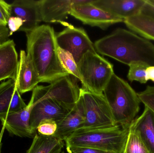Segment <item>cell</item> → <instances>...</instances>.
<instances>
[{
  "mask_svg": "<svg viewBox=\"0 0 154 153\" xmlns=\"http://www.w3.org/2000/svg\"><path fill=\"white\" fill-rule=\"evenodd\" d=\"M81 97L85 111V130L106 129L117 125L104 94L91 93L81 88Z\"/></svg>",
  "mask_w": 154,
  "mask_h": 153,
  "instance_id": "cell-7",
  "label": "cell"
},
{
  "mask_svg": "<svg viewBox=\"0 0 154 153\" xmlns=\"http://www.w3.org/2000/svg\"><path fill=\"white\" fill-rule=\"evenodd\" d=\"M57 128V125L56 121L51 119H46L42 121L37 128V133L39 134L46 136H54Z\"/></svg>",
  "mask_w": 154,
  "mask_h": 153,
  "instance_id": "cell-25",
  "label": "cell"
},
{
  "mask_svg": "<svg viewBox=\"0 0 154 153\" xmlns=\"http://www.w3.org/2000/svg\"><path fill=\"white\" fill-rule=\"evenodd\" d=\"M11 4V16L19 17L23 21L19 31H32L42 21L39 1L15 0Z\"/></svg>",
  "mask_w": 154,
  "mask_h": 153,
  "instance_id": "cell-11",
  "label": "cell"
},
{
  "mask_svg": "<svg viewBox=\"0 0 154 153\" xmlns=\"http://www.w3.org/2000/svg\"><path fill=\"white\" fill-rule=\"evenodd\" d=\"M145 0H93L94 6L123 19L141 13Z\"/></svg>",
  "mask_w": 154,
  "mask_h": 153,
  "instance_id": "cell-13",
  "label": "cell"
},
{
  "mask_svg": "<svg viewBox=\"0 0 154 153\" xmlns=\"http://www.w3.org/2000/svg\"><path fill=\"white\" fill-rule=\"evenodd\" d=\"M140 14L154 19V0H145Z\"/></svg>",
  "mask_w": 154,
  "mask_h": 153,
  "instance_id": "cell-29",
  "label": "cell"
},
{
  "mask_svg": "<svg viewBox=\"0 0 154 153\" xmlns=\"http://www.w3.org/2000/svg\"><path fill=\"white\" fill-rule=\"evenodd\" d=\"M19 92L16 81L9 79L0 84V118L27 107Z\"/></svg>",
  "mask_w": 154,
  "mask_h": 153,
  "instance_id": "cell-15",
  "label": "cell"
},
{
  "mask_svg": "<svg viewBox=\"0 0 154 153\" xmlns=\"http://www.w3.org/2000/svg\"><path fill=\"white\" fill-rule=\"evenodd\" d=\"M137 93L141 102L154 113V86H147L144 90Z\"/></svg>",
  "mask_w": 154,
  "mask_h": 153,
  "instance_id": "cell-24",
  "label": "cell"
},
{
  "mask_svg": "<svg viewBox=\"0 0 154 153\" xmlns=\"http://www.w3.org/2000/svg\"><path fill=\"white\" fill-rule=\"evenodd\" d=\"M56 41L59 48L70 53L77 64L88 51L97 52L94 44L82 28L68 24L64 30L56 34Z\"/></svg>",
  "mask_w": 154,
  "mask_h": 153,
  "instance_id": "cell-8",
  "label": "cell"
},
{
  "mask_svg": "<svg viewBox=\"0 0 154 153\" xmlns=\"http://www.w3.org/2000/svg\"><path fill=\"white\" fill-rule=\"evenodd\" d=\"M146 76L147 81H152L154 82V66H149L146 69Z\"/></svg>",
  "mask_w": 154,
  "mask_h": 153,
  "instance_id": "cell-31",
  "label": "cell"
},
{
  "mask_svg": "<svg viewBox=\"0 0 154 153\" xmlns=\"http://www.w3.org/2000/svg\"><path fill=\"white\" fill-rule=\"evenodd\" d=\"M26 34L27 54L41 82L51 84L69 75L60 60L56 34L53 28L41 25Z\"/></svg>",
  "mask_w": 154,
  "mask_h": 153,
  "instance_id": "cell-2",
  "label": "cell"
},
{
  "mask_svg": "<svg viewBox=\"0 0 154 153\" xmlns=\"http://www.w3.org/2000/svg\"><path fill=\"white\" fill-rule=\"evenodd\" d=\"M0 153H1V148L0 149Z\"/></svg>",
  "mask_w": 154,
  "mask_h": 153,
  "instance_id": "cell-33",
  "label": "cell"
},
{
  "mask_svg": "<svg viewBox=\"0 0 154 153\" xmlns=\"http://www.w3.org/2000/svg\"><path fill=\"white\" fill-rule=\"evenodd\" d=\"M11 16V4L3 0H0V26H6Z\"/></svg>",
  "mask_w": 154,
  "mask_h": 153,
  "instance_id": "cell-26",
  "label": "cell"
},
{
  "mask_svg": "<svg viewBox=\"0 0 154 153\" xmlns=\"http://www.w3.org/2000/svg\"><path fill=\"white\" fill-rule=\"evenodd\" d=\"M148 66L143 63H135L129 66L127 78L130 82L136 81L141 84L146 83V69Z\"/></svg>",
  "mask_w": 154,
  "mask_h": 153,
  "instance_id": "cell-23",
  "label": "cell"
},
{
  "mask_svg": "<svg viewBox=\"0 0 154 153\" xmlns=\"http://www.w3.org/2000/svg\"><path fill=\"white\" fill-rule=\"evenodd\" d=\"M9 32L7 26H0V44L9 40Z\"/></svg>",
  "mask_w": 154,
  "mask_h": 153,
  "instance_id": "cell-30",
  "label": "cell"
},
{
  "mask_svg": "<svg viewBox=\"0 0 154 153\" xmlns=\"http://www.w3.org/2000/svg\"><path fill=\"white\" fill-rule=\"evenodd\" d=\"M58 53L60 60L64 68L76 82L81 81V77L78 70V66L72 55L58 47Z\"/></svg>",
  "mask_w": 154,
  "mask_h": 153,
  "instance_id": "cell-21",
  "label": "cell"
},
{
  "mask_svg": "<svg viewBox=\"0 0 154 153\" xmlns=\"http://www.w3.org/2000/svg\"><path fill=\"white\" fill-rule=\"evenodd\" d=\"M16 82L20 94L33 90L41 82L31 60L23 50L20 52Z\"/></svg>",
  "mask_w": 154,
  "mask_h": 153,
  "instance_id": "cell-16",
  "label": "cell"
},
{
  "mask_svg": "<svg viewBox=\"0 0 154 153\" xmlns=\"http://www.w3.org/2000/svg\"><path fill=\"white\" fill-rule=\"evenodd\" d=\"M60 153H65V152H61Z\"/></svg>",
  "mask_w": 154,
  "mask_h": 153,
  "instance_id": "cell-34",
  "label": "cell"
},
{
  "mask_svg": "<svg viewBox=\"0 0 154 153\" xmlns=\"http://www.w3.org/2000/svg\"><path fill=\"white\" fill-rule=\"evenodd\" d=\"M94 45L96 52L128 66L135 63L154 66V44L133 31L117 29Z\"/></svg>",
  "mask_w": 154,
  "mask_h": 153,
  "instance_id": "cell-3",
  "label": "cell"
},
{
  "mask_svg": "<svg viewBox=\"0 0 154 153\" xmlns=\"http://www.w3.org/2000/svg\"><path fill=\"white\" fill-rule=\"evenodd\" d=\"M123 153H149L138 135L129 128L126 143Z\"/></svg>",
  "mask_w": 154,
  "mask_h": 153,
  "instance_id": "cell-22",
  "label": "cell"
},
{
  "mask_svg": "<svg viewBox=\"0 0 154 153\" xmlns=\"http://www.w3.org/2000/svg\"><path fill=\"white\" fill-rule=\"evenodd\" d=\"M23 21L20 18L16 16H11L8 20L7 26L9 30V37L14 32L19 31L23 25Z\"/></svg>",
  "mask_w": 154,
  "mask_h": 153,
  "instance_id": "cell-27",
  "label": "cell"
},
{
  "mask_svg": "<svg viewBox=\"0 0 154 153\" xmlns=\"http://www.w3.org/2000/svg\"><path fill=\"white\" fill-rule=\"evenodd\" d=\"M129 128L117 125L106 129H79L65 142L66 147H90L112 153H123Z\"/></svg>",
  "mask_w": 154,
  "mask_h": 153,
  "instance_id": "cell-5",
  "label": "cell"
},
{
  "mask_svg": "<svg viewBox=\"0 0 154 153\" xmlns=\"http://www.w3.org/2000/svg\"><path fill=\"white\" fill-rule=\"evenodd\" d=\"M5 129V128L3 126L2 131H1V133H0V149H1V147H2L1 142H2V136L3 135L4 131Z\"/></svg>",
  "mask_w": 154,
  "mask_h": 153,
  "instance_id": "cell-32",
  "label": "cell"
},
{
  "mask_svg": "<svg viewBox=\"0 0 154 153\" xmlns=\"http://www.w3.org/2000/svg\"><path fill=\"white\" fill-rule=\"evenodd\" d=\"M103 94L116 125L129 128L140 110L137 93L126 81L114 73Z\"/></svg>",
  "mask_w": 154,
  "mask_h": 153,
  "instance_id": "cell-4",
  "label": "cell"
},
{
  "mask_svg": "<svg viewBox=\"0 0 154 153\" xmlns=\"http://www.w3.org/2000/svg\"><path fill=\"white\" fill-rule=\"evenodd\" d=\"M80 88L69 75L61 77L47 86H37L32 90L29 124L37 132L40 123L51 119L57 123L75 107Z\"/></svg>",
  "mask_w": 154,
  "mask_h": 153,
  "instance_id": "cell-1",
  "label": "cell"
},
{
  "mask_svg": "<svg viewBox=\"0 0 154 153\" xmlns=\"http://www.w3.org/2000/svg\"><path fill=\"white\" fill-rule=\"evenodd\" d=\"M66 148L68 153H112L90 147L73 146Z\"/></svg>",
  "mask_w": 154,
  "mask_h": 153,
  "instance_id": "cell-28",
  "label": "cell"
},
{
  "mask_svg": "<svg viewBox=\"0 0 154 153\" xmlns=\"http://www.w3.org/2000/svg\"><path fill=\"white\" fill-rule=\"evenodd\" d=\"M64 146V141L54 136H46L37 134L26 153H60Z\"/></svg>",
  "mask_w": 154,
  "mask_h": 153,
  "instance_id": "cell-20",
  "label": "cell"
},
{
  "mask_svg": "<svg viewBox=\"0 0 154 153\" xmlns=\"http://www.w3.org/2000/svg\"><path fill=\"white\" fill-rule=\"evenodd\" d=\"M84 90L103 94L104 89L114 73L113 65L97 52L88 51L77 64Z\"/></svg>",
  "mask_w": 154,
  "mask_h": 153,
  "instance_id": "cell-6",
  "label": "cell"
},
{
  "mask_svg": "<svg viewBox=\"0 0 154 153\" xmlns=\"http://www.w3.org/2000/svg\"><path fill=\"white\" fill-rule=\"evenodd\" d=\"M85 119V111L80 95L75 107L57 123V128L54 136L65 141L83 127Z\"/></svg>",
  "mask_w": 154,
  "mask_h": 153,
  "instance_id": "cell-14",
  "label": "cell"
},
{
  "mask_svg": "<svg viewBox=\"0 0 154 153\" xmlns=\"http://www.w3.org/2000/svg\"><path fill=\"white\" fill-rule=\"evenodd\" d=\"M93 1L74 5L69 14L83 24L103 30L106 29L112 24L124 22L123 19L94 6L91 4Z\"/></svg>",
  "mask_w": 154,
  "mask_h": 153,
  "instance_id": "cell-9",
  "label": "cell"
},
{
  "mask_svg": "<svg viewBox=\"0 0 154 153\" xmlns=\"http://www.w3.org/2000/svg\"><path fill=\"white\" fill-rule=\"evenodd\" d=\"M32 103L30 101L23 109L9 113L0 118L3 126L11 135L22 137L33 138L37 132L33 131L30 125Z\"/></svg>",
  "mask_w": 154,
  "mask_h": 153,
  "instance_id": "cell-10",
  "label": "cell"
},
{
  "mask_svg": "<svg viewBox=\"0 0 154 153\" xmlns=\"http://www.w3.org/2000/svg\"><path fill=\"white\" fill-rule=\"evenodd\" d=\"M91 0H41L40 11L42 21L62 22L70 13L72 6L89 2Z\"/></svg>",
  "mask_w": 154,
  "mask_h": 153,
  "instance_id": "cell-12",
  "label": "cell"
},
{
  "mask_svg": "<svg viewBox=\"0 0 154 153\" xmlns=\"http://www.w3.org/2000/svg\"><path fill=\"white\" fill-rule=\"evenodd\" d=\"M124 22L133 32L154 41V19L139 14L125 19Z\"/></svg>",
  "mask_w": 154,
  "mask_h": 153,
  "instance_id": "cell-19",
  "label": "cell"
},
{
  "mask_svg": "<svg viewBox=\"0 0 154 153\" xmlns=\"http://www.w3.org/2000/svg\"><path fill=\"white\" fill-rule=\"evenodd\" d=\"M19 60L13 40L0 44V81L13 79L16 81Z\"/></svg>",
  "mask_w": 154,
  "mask_h": 153,
  "instance_id": "cell-17",
  "label": "cell"
},
{
  "mask_svg": "<svg viewBox=\"0 0 154 153\" xmlns=\"http://www.w3.org/2000/svg\"><path fill=\"white\" fill-rule=\"evenodd\" d=\"M129 128L138 135L149 153H154V113L145 107L143 114L135 119Z\"/></svg>",
  "mask_w": 154,
  "mask_h": 153,
  "instance_id": "cell-18",
  "label": "cell"
}]
</instances>
